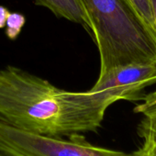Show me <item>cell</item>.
Returning a JSON list of instances; mask_svg holds the SVG:
<instances>
[{
    "mask_svg": "<svg viewBox=\"0 0 156 156\" xmlns=\"http://www.w3.org/2000/svg\"><path fill=\"white\" fill-rule=\"evenodd\" d=\"M0 151L10 156H130V154L98 147L84 135L51 138L18 129L0 120Z\"/></svg>",
    "mask_w": 156,
    "mask_h": 156,
    "instance_id": "obj_3",
    "label": "cell"
},
{
    "mask_svg": "<svg viewBox=\"0 0 156 156\" xmlns=\"http://www.w3.org/2000/svg\"><path fill=\"white\" fill-rule=\"evenodd\" d=\"M25 23L26 18L24 15L19 12H10L6 24V36L10 41L17 40L21 33Z\"/></svg>",
    "mask_w": 156,
    "mask_h": 156,
    "instance_id": "obj_6",
    "label": "cell"
},
{
    "mask_svg": "<svg viewBox=\"0 0 156 156\" xmlns=\"http://www.w3.org/2000/svg\"><path fill=\"white\" fill-rule=\"evenodd\" d=\"M0 156H10V155H9V154H7V153H4V152H2V151H0Z\"/></svg>",
    "mask_w": 156,
    "mask_h": 156,
    "instance_id": "obj_13",
    "label": "cell"
},
{
    "mask_svg": "<svg viewBox=\"0 0 156 156\" xmlns=\"http://www.w3.org/2000/svg\"><path fill=\"white\" fill-rule=\"evenodd\" d=\"M10 14V11L4 6L0 5V30L4 29L7 24L8 18Z\"/></svg>",
    "mask_w": 156,
    "mask_h": 156,
    "instance_id": "obj_11",
    "label": "cell"
},
{
    "mask_svg": "<svg viewBox=\"0 0 156 156\" xmlns=\"http://www.w3.org/2000/svg\"><path fill=\"white\" fill-rule=\"evenodd\" d=\"M36 6L44 7L57 18L80 24L93 37L91 22L79 0H34Z\"/></svg>",
    "mask_w": 156,
    "mask_h": 156,
    "instance_id": "obj_5",
    "label": "cell"
},
{
    "mask_svg": "<svg viewBox=\"0 0 156 156\" xmlns=\"http://www.w3.org/2000/svg\"><path fill=\"white\" fill-rule=\"evenodd\" d=\"M115 102L106 92H70L15 66L0 69V120L26 132L58 139L97 132Z\"/></svg>",
    "mask_w": 156,
    "mask_h": 156,
    "instance_id": "obj_1",
    "label": "cell"
},
{
    "mask_svg": "<svg viewBox=\"0 0 156 156\" xmlns=\"http://www.w3.org/2000/svg\"><path fill=\"white\" fill-rule=\"evenodd\" d=\"M151 5L152 17H153V21H154V30L156 33V0H151Z\"/></svg>",
    "mask_w": 156,
    "mask_h": 156,
    "instance_id": "obj_12",
    "label": "cell"
},
{
    "mask_svg": "<svg viewBox=\"0 0 156 156\" xmlns=\"http://www.w3.org/2000/svg\"><path fill=\"white\" fill-rule=\"evenodd\" d=\"M154 84H156V66L129 65L98 77L94 87L88 91L106 92L116 101H138L143 99L144 89Z\"/></svg>",
    "mask_w": 156,
    "mask_h": 156,
    "instance_id": "obj_4",
    "label": "cell"
},
{
    "mask_svg": "<svg viewBox=\"0 0 156 156\" xmlns=\"http://www.w3.org/2000/svg\"><path fill=\"white\" fill-rule=\"evenodd\" d=\"M79 1L99 51V77L129 65L156 66V34L130 0Z\"/></svg>",
    "mask_w": 156,
    "mask_h": 156,
    "instance_id": "obj_2",
    "label": "cell"
},
{
    "mask_svg": "<svg viewBox=\"0 0 156 156\" xmlns=\"http://www.w3.org/2000/svg\"><path fill=\"white\" fill-rule=\"evenodd\" d=\"M130 2L134 6L137 12L140 15V17L145 20V22L150 26V28L155 32L151 0H130Z\"/></svg>",
    "mask_w": 156,
    "mask_h": 156,
    "instance_id": "obj_8",
    "label": "cell"
},
{
    "mask_svg": "<svg viewBox=\"0 0 156 156\" xmlns=\"http://www.w3.org/2000/svg\"><path fill=\"white\" fill-rule=\"evenodd\" d=\"M133 111L141 114L143 118L156 119V89L144 96L140 104H138Z\"/></svg>",
    "mask_w": 156,
    "mask_h": 156,
    "instance_id": "obj_7",
    "label": "cell"
},
{
    "mask_svg": "<svg viewBox=\"0 0 156 156\" xmlns=\"http://www.w3.org/2000/svg\"><path fill=\"white\" fill-rule=\"evenodd\" d=\"M138 134L140 137L151 135L156 137V119L143 118L138 126Z\"/></svg>",
    "mask_w": 156,
    "mask_h": 156,
    "instance_id": "obj_10",
    "label": "cell"
},
{
    "mask_svg": "<svg viewBox=\"0 0 156 156\" xmlns=\"http://www.w3.org/2000/svg\"><path fill=\"white\" fill-rule=\"evenodd\" d=\"M141 138L143 139L142 145L130 156H156V137L145 135Z\"/></svg>",
    "mask_w": 156,
    "mask_h": 156,
    "instance_id": "obj_9",
    "label": "cell"
}]
</instances>
